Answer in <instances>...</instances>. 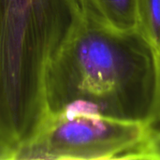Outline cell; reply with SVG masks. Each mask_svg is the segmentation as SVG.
I'll return each instance as SVG.
<instances>
[{
	"instance_id": "obj_1",
	"label": "cell",
	"mask_w": 160,
	"mask_h": 160,
	"mask_svg": "<svg viewBox=\"0 0 160 160\" xmlns=\"http://www.w3.org/2000/svg\"><path fill=\"white\" fill-rule=\"evenodd\" d=\"M158 62L138 29L114 30L82 14L48 67L46 113L72 108L147 125L156 107Z\"/></svg>"
},
{
	"instance_id": "obj_2",
	"label": "cell",
	"mask_w": 160,
	"mask_h": 160,
	"mask_svg": "<svg viewBox=\"0 0 160 160\" xmlns=\"http://www.w3.org/2000/svg\"><path fill=\"white\" fill-rule=\"evenodd\" d=\"M81 16L80 0H0V138L14 148L40 125L48 67Z\"/></svg>"
},
{
	"instance_id": "obj_3",
	"label": "cell",
	"mask_w": 160,
	"mask_h": 160,
	"mask_svg": "<svg viewBox=\"0 0 160 160\" xmlns=\"http://www.w3.org/2000/svg\"><path fill=\"white\" fill-rule=\"evenodd\" d=\"M147 135L146 124L65 108L45 114L13 160L129 159Z\"/></svg>"
},
{
	"instance_id": "obj_4",
	"label": "cell",
	"mask_w": 160,
	"mask_h": 160,
	"mask_svg": "<svg viewBox=\"0 0 160 160\" xmlns=\"http://www.w3.org/2000/svg\"><path fill=\"white\" fill-rule=\"evenodd\" d=\"M138 0H80L82 14L118 31L137 29Z\"/></svg>"
},
{
	"instance_id": "obj_5",
	"label": "cell",
	"mask_w": 160,
	"mask_h": 160,
	"mask_svg": "<svg viewBox=\"0 0 160 160\" xmlns=\"http://www.w3.org/2000/svg\"><path fill=\"white\" fill-rule=\"evenodd\" d=\"M137 29L160 52V0H138Z\"/></svg>"
},
{
	"instance_id": "obj_6",
	"label": "cell",
	"mask_w": 160,
	"mask_h": 160,
	"mask_svg": "<svg viewBox=\"0 0 160 160\" xmlns=\"http://www.w3.org/2000/svg\"><path fill=\"white\" fill-rule=\"evenodd\" d=\"M145 142L143 145V158L145 159H160V130L148 132Z\"/></svg>"
},
{
	"instance_id": "obj_7",
	"label": "cell",
	"mask_w": 160,
	"mask_h": 160,
	"mask_svg": "<svg viewBox=\"0 0 160 160\" xmlns=\"http://www.w3.org/2000/svg\"><path fill=\"white\" fill-rule=\"evenodd\" d=\"M147 128H148V132H156L160 130V52L158 53V91H157L156 107L152 119L147 124Z\"/></svg>"
}]
</instances>
